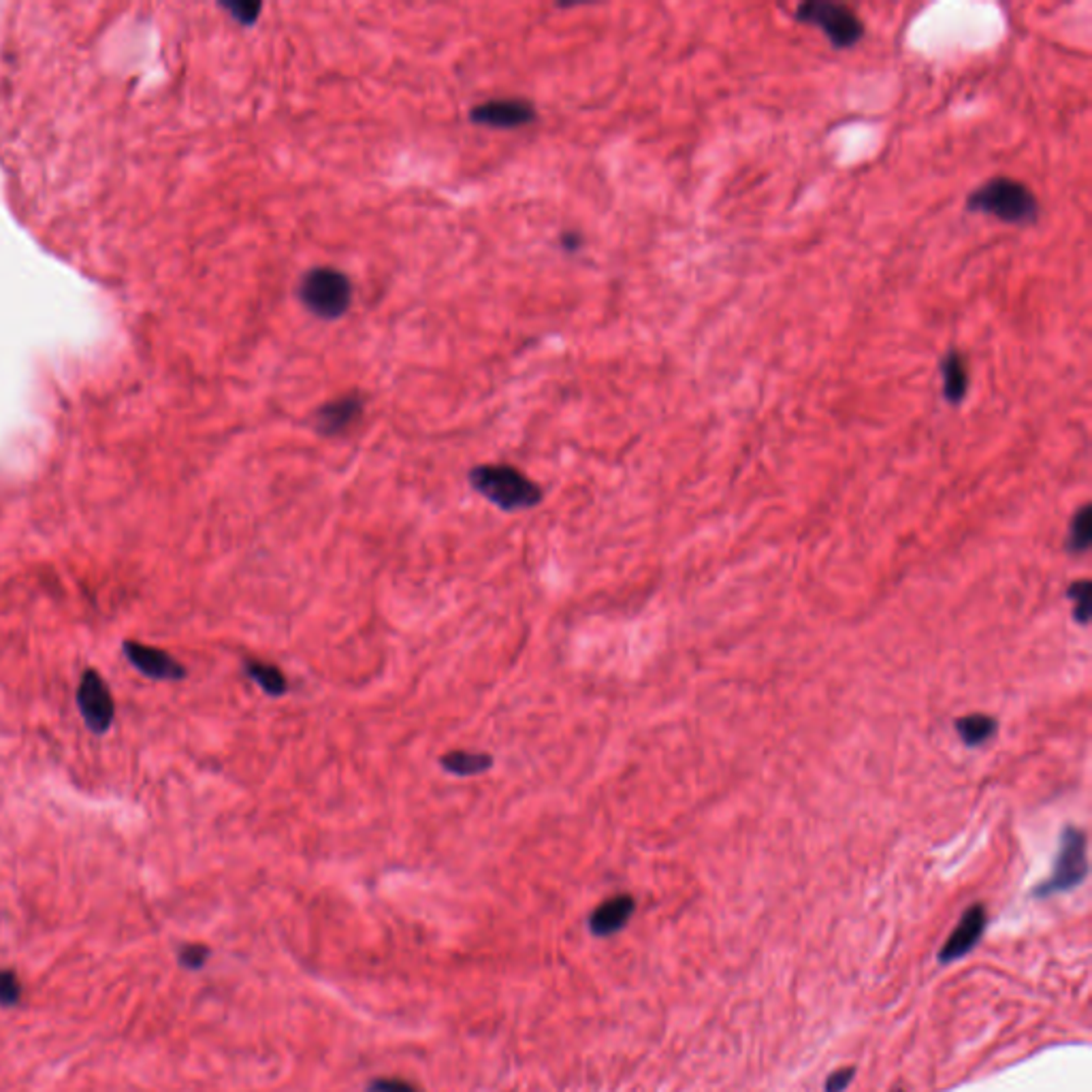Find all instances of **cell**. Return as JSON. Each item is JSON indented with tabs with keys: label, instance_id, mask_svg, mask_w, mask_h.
<instances>
[{
	"label": "cell",
	"instance_id": "7a4b0ae2",
	"mask_svg": "<svg viewBox=\"0 0 1092 1092\" xmlns=\"http://www.w3.org/2000/svg\"><path fill=\"white\" fill-rule=\"evenodd\" d=\"M468 479L474 491L504 512L530 510L543 501V489L512 466H476Z\"/></svg>",
	"mask_w": 1092,
	"mask_h": 1092
},
{
	"label": "cell",
	"instance_id": "5b68a950",
	"mask_svg": "<svg viewBox=\"0 0 1092 1092\" xmlns=\"http://www.w3.org/2000/svg\"><path fill=\"white\" fill-rule=\"evenodd\" d=\"M1088 843L1086 834L1075 826H1066L1061 834V845L1054 869L1048 880L1035 888L1033 896L1048 898L1061 892H1069L1088 877Z\"/></svg>",
	"mask_w": 1092,
	"mask_h": 1092
},
{
	"label": "cell",
	"instance_id": "e0dca14e",
	"mask_svg": "<svg viewBox=\"0 0 1092 1092\" xmlns=\"http://www.w3.org/2000/svg\"><path fill=\"white\" fill-rule=\"evenodd\" d=\"M22 1001V982L16 971L0 969V1007H16Z\"/></svg>",
	"mask_w": 1092,
	"mask_h": 1092
},
{
	"label": "cell",
	"instance_id": "6da1fadb",
	"mask_svg": "<svg viewBox=\"0 0 1092 1092\" xmlns=\"http://www.w3.org/2000/svg\"><path fill=\"white\" fill-rule=\"evenodd\" d=\"M966 209L993 216L1006 224L1026 227L1039 220V199L1024 182L997 175L966 197Z\"/></svg>",
	"mask_w": 1092,
	"mask_h": 1092
},
{
	"label": "cell",
	"instance_id": "9a60e30c",
	"mask_svg": "<svg viewBox=\"0 0 1092 1092\" xmlns=\"http://www.w3.org/2000/svg\"><path fill=\"white\" fill-rule=\"evenodd\" d=\"M956 732L962 738L964 745L979 747L984 745L988 738H993L997 732V719L984 713H973L960 718L956 721Z\"/></svg>",
	"mask_w": 1092,
	"mask_h": 1092
},
{
	"label": "cell",
	"instance_id": "ffe728a7",
	"mask_svg": "<svg viewBox=\"0 0 1092 1092\" xmlns=\"http://www.w3.org/2000/svg\"><path fill=\"white\" fill-rule=\"evenodd\" d=\"M368 1092H421L417 1086L399 1077H378L370 1082Z\"/></svg>",
	"mask_w": 1092,
	"mask_h": 1092
},
{
	"label": "cell",
	"instance_id": "30bf717a",
	"mask_svg": "<svg viewBox=\"0 0 1092 1092\" xmlns=\"http://www.w3.org/2000/svg\"><path fill=\"white\" fill-rule=\"evenodd\" d=\"M363 408H366V401L357 393L337 397L314 414V430L326 437L342 435L363 417Z\"/></svg>",
	"mask_w": 1092,
	"mask_h": 1092
},
{
	"label": "cell",
	"instance_id": "ac0fdd59",
	"mask_svg": "<svg viewBox=\"0 0 1092 1092\" xmlns=\"http://www.w3.org/2000/svg\"><path fill=\"white\" fill-rule=\"evenodd\" d=\"M1088 596H1090V583L1088 581H1077L1069 587V598L1073 600V617L1086 625L1088 617H1090V606H1088Z\"/></svg>",
	"mask_w": 1092,
	"mask_h": 1092
},
{
	"label": "cell",
	"instance_id": "3957f363",
	"mask_svg": "<svg viewBox=\"0 0 1092 1092\" xmlns=\"http://www.w3.org/2000/svg\"><path fill=\"white\" fill-rule=\"evenodd\" d=\"M299 299L314 316L337 320L353 304V284L340 269L314 267L299 282Z\"/></svg>",
	"mask_w": 1092,
	"mask_h": 1092
},
{
	"label": "cell",
	"instance_id": "8992f818",
	"mask_svg": "<svg viewBox=\"0 0 1092 1092\" xmlns=\"http://www.w3.org/2000/svg\"><path fill=\"white\" fill-rule=\"evenodd\" d=\"M78 707L87 730L105 734L114 721L116 707L107 683L96 670H86L78 689Z\"/></svg>",
	"mask_w": 1092,
	"mask_h": 1092
},
{
	"label": "cell",
	"instance_id": "2e32d148",
	"mask_svg": "<svg viewBox=\"0 0 1092 1092\" xmlns=\"http://www.w3.org/2000/svg\"><path fill=\"white\" fill-rule=\"evenodd\" d=\"M1092 545V510L1088 504L1079 508L1069 525V534H1066V550L1071 555H1084Z\"/></svg>",
	"mask_w": 1092,
	"mask_h": 1092
},
{
	"label": "cell",
	"instance_id": "277c9868",
	"mask_svg": "<svg viewBox=\"0 0 1092 1092\" xmlns=\"http://www.w3.org/2000/svg\"><path fill=\"white\" fill-rule=\"evenodd\" d=\"M796 20L820 29L824 36L836 49H849L864 36V22L847 5L828 3V0H809L796 7Z\"/></svg>",
	"mask_w": 1092,
	"mask_h": 1092
},
{
	"label": "cell",
	"instance_id": "8fae6325",
	"mask_svg": "<svg viewBox=\"0 0 1092 1092\" xmlns=\"http://www.w3.org/2000/svg\"><path fill=\"white\" fill-rule=\"evenodd\" d=\"M636 911V900L630 894H617L602 902L589 915V931L596 937H612L627 926Z\"/></svg>",
	"mask_w": 1092,
	"mask_h": 1092
},
{
	"label": "cell",
	"instance_id": "9c48e42d",
	"mask_svg": "<svg viewBox=\"0 0 1092 1092\" xmlns=\"http://www.w3.org/2000/svg\"><path fill=\"white\" fill-rule=\"evenodd\" d=\"M986 924H988V913L984 905H971L962 913V918L958 922V926L953 928L951 935L948 937L946 946L941 948L939 951V962H953V960H960L964 958L966 953H969L977 944L979 939H982L984 931H986Z\"/></svg>",
	"mask_w": 1092,
	"mask_h": 1092
},
{
	"label": "cell",
	"instance_id": "603a6c76",
	"mask_svg": "<svg viewBox=\"0 0 1092 1092\" xmlns=\"http://www.w3.org/2000/svg\"><path fill=\"white\" fill-rule=\"evenodd\" d=\"M563 246H566V250H576L581 246V237L566 233V235H563Z\"/></svg>",
	"mask_w": 1092,
	"mask_h": 1092
},
{
	"label": "cell",
	"instance_id": "52a82bcc",
	"mask_svg": "<svg viewBox=\"0 0 1092 1092\" xmlns=\"http://www.w3.org/2000/svg\"><path fill=\"white\" fill-rule=\"evenodd\" d=\"M536 107L530 100L523 98H499V100H487V103L476 105L470 111V120L479 127L487 129H521L527 124L536 122Z\"/></svg>",
	"mask_w": 1092,
	"mask_h": 1092
},
{
	"label": "cell",
	"instance_id": "5bb4252c",
	"mask_svg": "<svg viewBox=\"0 0 1092 1092\" xmlns=\"http://www.w3.org/2000/svg\"><path fill=\"white\" fill-rule=\"evenodd\" d=\"M442 769L450 775L457 776H474L483 775L493 767V758L489 753H474V751H450L440 760Z\"/></svg>",
	"mask_w": 1092,
	"mask_h": 1092
},
{
	"label": "cell",
	"instance_id": "d6986e66",
	"mask_svg": "<svg viewBox=\"0 0 1092 1092\" xmlns=\"http://www.w3.org/2000/svg\"><path fill=\"white\" fill-rule=\"evenodd\" d=\"M207 958H209V949L201 944H191L180 949V964L188 971H199L201 966L207 962Z\"/></svg>",
	"mask_w": 1092,
	"mask_h": 1092
},
{
	"label": "cell",
	"instance_id": "cb8c5ba5",
	"mask_svg": "<svg viewBox=\"0 0 1092 1092\" xmlns=\"http://www.w3.org/2000/svg\"><path fill=\"white\" fill-rule=\"evenodd\" d=\"M894 1092H905V1090H902V1088H898V1090H894Z\"/></svg>",
	"mask_w": 1092,
	"mask_h": 1092
},
{
	"label": "cell",
	"instance_id": "7402d4cb",
	"mask_svg": "<svg viewBox=\"0 0 1092 1092\" xmlns=\"http://www.w3.org/2000/svg\"><path fill=\"white\" fill-rule=\"evenodd\" d=\"M227 9L231 11L233 18H237L244 24H253L259 18L262 7L260 3H237V5H229Z\"/></svg>",
	"mask_w": 1092,
	"mask_h": 1092
},
{
	"label": "cell",
	"instance_id": "ba28073f",
	"mask_svg": "<svg viewBox=\"0 0 1092 1092\" xmlns=\"http://www.w3.org/2000/svg\"><path fill=\"white\" fill-rule=\"evenodd\" d=\"M124 656L133 663V666L144 672L149 679L156 681H182L186 679V668L169 653L160 651L156 647H147L137 643V640H127L122 647Z\"/></svg>",
	"mask_w": 1092,
	"mask_h": 1092
},
{
	"label": "cell",
	"instance_id": "7c38bea8",
	"mask_svg": "<svg viewBox=\"0 0 1092 1092\" xmlns=\"http://www.w3.org/2000/svg\"><path fill=\"white\" fill-rule=\"evenodd\" d=\"M941 378H944V397L951 406H958L969 391V370H966V361L958 350H949V353L939 363Z\"/></svg>",
	"mask_w": 1092,
	"mask_h": 1092
},
{
	"label": "cell",
	"instance_id": "4fadbf2b",
	"mask_svg": "<svg viewBox=\"0 0 1092 1092\" xmlns=\"http://www.w3.org/2000/svg\"><path fill=\"white\" fill-rule=\"evenodd\" d=\"M244 672L248 679H253L262 692L271 698H280L288 692V681L280 668H275L273 663L259 661V660H246Z\"/></svg>",
	"mask_w": 1092,
	"mask_h": 1092
},
{
	"label": "cell",
	"instance_id": "44dd1931",
	"mask_svg": "<svg viewBox=\"0 0 1092 1092\" xmlns=\"http://www.w3.org/2000/svg\"><path fill=\"white\" fill-rule=\"evenodd\" d=\"M853 1075H856L853 1066H843V1069L831 1073V1077L826 1079V1092H843L851 1084Z\"/></svg>",
	"mask_w": 1092,
	"mask_h": 1092
}]
</instances>
